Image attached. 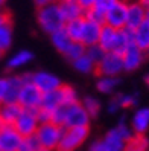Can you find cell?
<instances>
[{
    "label": "cell",
    "instance_id": "cell-1",
    "mask_svg": "<svg viewBox=\"0 0 149 151\" xmlns=\"http://www.w3.org/2000/svg\"><path fill=\"white\" fill-rule=\"evenodd\" d=\"M133 43V29H113L110 26L103 24L101 28L99 41L98 44L105 52H117L122 54L128 44Z\"/></svg>",
    "mask_w": 149,
    "mask_h": 151
},
{
    "label": "cell",
    "instance_id": "cell-2",
    "mask_svg": "<svg viewBox=\"0 0 149 151\" xmlns=\"http://www.w3.org/2000/svg\"><path fill=\"white\" fill-rule=\"evenodd\" d=\"M75 102H79L78 92L72 86H63L61 84L56 90L49 92V93H43L40 109L52 111L56 107H59V105H70V104H75Z\"/></svg>",
    "mask_w": 149,
    "mask_h": 151
},
{
    "label": "cell",
    "instance_id": "cell-3",
    "mask_svg": "<svg viewBox=\"0 0 149 151\" xmlns=\"http://www.w3.org/2000/svg\"><path fill=\"white\" fill-rule=\"evenodd\" d=\"M37 22L40 24V28L43 32L46 34H53L59 29L64 28L66 20L63 14H61V9L56 3H52L47 6H41L38 8V12H37Z\"/></svg>",
    "mask_w": 149,
    "mask_h": 151
},
{
    "label": "cell",
    "instance_id": "cell-4",
    "mask_svg": "<svg viewBox=\"0 0 149 151\" xmlns=\"http://www.w3.org/2000/svg\"><path fill=\"white\" fill-rule=\"evenodd\" d=\"M88 134H90V127L64 128L55 151H76L88 139Z\"/></svg>",
    "mask_w": 149,
    "mask_h": 151
},
{
    "label": "cell",
    "instance_id": "cell-5",
    "mask_svg": "<svg viewBox=\"0 0 149 151\" xmlns=\"http://www.w3.org/2000/svg\"><path fill=\"white\" fill-rule=\"evenodd\" d=\"M63 130H64L63 127L56 125L53 122H43L38 125L34 136L41 148L55 150L61 139V134H63Z\"/></svg>",
    "mask_w": 149,
    "mask_h": 151
},
{
    "label": "cell",
    "instance_id": "cell-6",
    "mask_svg": "<svg viewBox=\"0 0 149 151\" xmlns=\"http://www.w3.org/2000/svg\"><path fill=\"white\" fill-rule=\"evenodd\" d=\"M123 70L122 54L117 52H105L102 60L96 64V73L99 76H119Z\"/></svg>",
    "mask_w": 149,
    "mask_h": 151
},
{
    "label": "cell",
    "instance_id": "cell-7",
    "mask_svg": "<svg viewBox=\"0 0 149 151\" xmlns=\"http://www.w3.org/2000/svg\"><path fill=\"white\" fill-rule=\"evenodd\" d=\"M43 99V92L35 86L34 83L29 81V78L24 81V84L20 88L17 102L20 104L21 109H29V110H38Z\"/></svg>",
    "mask_w": 149,
    "mask_h": 151
},
{
    "label": "cell",
    "instance_id": "cell-8",
    "mask_svg": "<svg viewBox=\"0 0 149 151\" xmlns=\"http://www.w3.org/2000/svg\"><path fill=\"white\" fill-rule=\"evenodd\" d=\"M40 125L38 118H37V110H29V109H21L19 118L15 119L12 127L19 131L21 137L34 136Z\"/></svg>",
    "mask_w": 149,
    "mask_h": 151
},
{
    "label": "cell",
    "instance_id": "cell-9",
    "mask_svg": "<svg viewBox=\"0 0 149 151\" xmlns=\"http://www.w3.org/2000/svg\"><path fill=\"white\" fill-rule=\"evenodd\" d=\"M91 118L85 111L81 102H75L66 107V118L63 128H72V127H90Z\"/></svg>",
    "mask_w": 149,
    "mask_h": 151
},
{
    "label": "cell",
    "instance_id": "cell-10",
    "mask_svg": "<svg viewBox=\"0 0 149 151\" xmlns=\"http://www.w3.org/2000/svg\"><path fill=\"white\" fill-rule=\"evenodd\" d=\"M29 81L34 83L43 93H49L53 92L63 84L61 79L52 72H47V70H37L34 73H29Z\"/></svg>",
    "mask_w": 149,
    "mask_h": 151
},
{
    "label": "cell",
    "instance_id": "cell-11",
    "mask_svg": "<svg viewBox=\"0 0 149 151\" xmlns=\"http://www.w3.org/2000/svg\"><path fill=\"white\" fill-rule=\"evenodd\" d=\"M105 24L113 29H123L126 24V0H119L105 11Z\"/></svg>",
    "mask_w": 149,
    "mask_h": 151
},
{
    "label": "cell",
    "instance_id": "cell-12",
    "mask_svg": "<svg viewBox=\"0 0 149 151\" xmlns=\"http://www.w3.org/2000/svg\"><path fill=\"white\" fill-rule=\"evenodd\" d=\"M145 50L137 47L134 43H131L126 46V49L122 52V61H123V70L125 72H134L140 69L145 63Z\"/></svg>",
    "mask_w": 149,
    "mask_h": 151
},
{
    "label": "cell",
    "instance_id": "cell-13",
    "mask_svg": "<svg viewBox=\"0 0 149 151\" xmlns=\"http://www.w3.org/2000/svg\"><path fill=\"white\" fill-rule=\"evenodd\" d=\"M21 136L12 125H0V150L2 151H17Z\"/></svg>",
    "mask_w": 149,
    "mask_h": 151
},
{
    "label": "cell",
    "instance_id": "cell-14",
    "mask_svg": "<svg viewBox=\"0 0 149 151\" xmlns=\"http://www.w3.org/2000/svg\"><path fill=\"white\" fill-rule=\"evenodd\" d=\"M145 22V6L140 5L137 0H126V24L125 28L135 29Z\"/></svg>",
    "mask_w": 149,
    "mask_h": 151
},
{
    "label": "cell",
    "instance_id": "cell-15",
    "mask_svg": "<svg viewBox=\"0 0 149 151\" xmlns=\"http://www.w3.org/2000/svg\"><path fill=\"white\" fill-rule=\"evenodd\" d=\"M134 134H146L149 130V107H138L133 113L129 124Z\"/></svg>",
    "mask_w": 149,
    "mask_h": 151
},
{
    "label": "cell",
    "instance_id": "cell-16",
    "mask_svg": "<svg viewBox=\"0 0 149 151\" xmlns=\"http://www.w3.org/2000/svg\"><path fill=\"white\" fill-rule=\"evenodd\" d=\"M101 28L102 26L98 23H93L84 19V24H82V31H81V37H79V43L84 47L93 46L98 44L99 41V34H101Z\"/></svg>",
    "mask_w": 149,
    "mask_h": 151
},
{
    "label": "cell",
    "instance_id": "cell-17",
    "mask_svg": "<svg viewBox=\"0 0 149 151\" xmlns=\"http://www.w3.org/2000/svg\"><path fill=\"white\" fill-rule=\"evenodd\" d=\"M28 78H29V73L8 76V87H6V95H5V101L3 102H17L20 88H21V86L24 84V81Z\"/></svg>",
    "mask_w": 149,
    "mask_h": 151
},
{
    "label": "cell",
    "instance_id": "cell-18",
    "mask_svg": "<svg viewBox=\"0 0 149 151\" xmlns=\"http://www.w3.org/2000/svg\"><path fill=\"white\" fill-rule=\"evenodd\" d=\"M21 107L19 102H2L0 104V125H12L19 118Z\"/></svg>",
    "mask_w": 149,
    "mask_h": 151
},
{
    "label": "cell",
    "instance_id": "cell-19",
    "mask_svg": "<svg viewBox=\"0 0 149 151\" xmlns=\"http://www.w3.org/2000/svg\"><path fill=\"white\" fill-rule=\"evenodd\" d=\"M32 60H34V54H32V52L28 50V49H21V50L15 52V54H12L9 57V60L6 61V69L15 72V70L23 69V67L28 66L29 63H32Z\"/></svg>",
    "mask_w": 149,
    "mask_h": 151
},
{
    "label": "cell",
    "instance_id": "cell-20",
    "mask_svg": "<svg viewBox=\"0 0 149 151\" xmlns=\"http://www.w3.org/2000/svg\"><path fill=\"white\" fill-rule=\"evenodd\" d=\"M58 6H59L61 14H63L66 22L84 17V9L79 6V3L76 0H59Z\"/></svg>",
    "mask_w": 149,
    "mask_h": 151
},
{
    "label": "cell",
    "instance_id": "cell-21",
    "mask_svg": "<svg viewBox=\"0 0 149 151\" xmlns=\"http://www.w3.org/2000/svg\"><path fill=\"white\" fill-rule=\"evenodd\" d=\"M50 40H52L53 47L63 55H66V52L68 50V47L72 46V43H73V40L68 37L64 29H59L53 34H50Z\"/></svg>",
    "mask_w": 149,
    "mask_h": 151
},
{
    "label": "cell",
    "instance_id": "cell-22",
    "mask_svg": "<svg viewBox=\"0 0 149 151\" xmlns=\"http://www.w3.org/2000/svg\"><path fill=\"white\" fill-rule=\"evenodd\" d=\"M119 86H120L119 76H99L98 81H96V87L102 95H113Z\"/></svg>",
    "mask_w": 149,
    "mask_h": 151
},
{
    "label": "cell",
    "instance_id": "cell-23",
    "mask_svg": "<svg viewBox=\"0 0 149 151\" xmlns=\"http://www.w3.org/2000/svg\"><path fill=\"white\" fill-rule=\"evenodd\" d=\"M133 43L142 50L146 49L148 43H149V24L146 22H143L138 28L133 31Z\"/></svg>",
    "mask_w": 149,
    "mask_h": 151
},
{
    "label": "cell",
    "instance_id": "cell-24",
    "mask_svg": "<svg viewBox=\"0 0 149 151\" xmlns=\"http://www.w3.org/2000/svg\"><path fill=\"white\" fill-rule=\"evenodd\" d=\"M125 151H149V139L146 134H133L126 140Z\"/></svg>",
    "mask_w": 149,
    "mask_h": 151
},
{
    "label": "cell",
    "instance_id": "cell-25",
    "mask_svg": "<svg viewBox=\"0 0 149 151\" xmlns=\"http://www.w3.org/2000/svg\"><path fill=\"white\" fill-rule=\"evenodd\" d=\"M72 64H73L76 72H79L82 75H91V73L96 72V64L85 54H82L81 57H78L76 60H73Z\"/></svg>",
    "mask_w": 149,
    "mask_h": 151
},
{
    "label": "cell",
    "instance_id": "cell-26",
    "mask_svg": "<svg viewBox=\"0 0 149 151\" xmlns=\"http://www.w3.org/2000/svg\"><path fill=\"white\" fill-rule=\"evenodd\" d=\"M12 46V23L6 22L0 24V52H6Z\"/></svg>",
    "mask_w": 149,
    "mask_h": 151
},
{
    "label": "cell",
    "instance_id": "cell-27",
    "mask_svg": "<svg viewBox=\"0 0 149 151\" xmlns=\"http://www.w3.org/2000/svg\"><path fill=\"white\" fill-rule=\"evenodd\" d=\"M82 24H84V17L81 19H75V20H68L64 24V31L67 32V35L73 41H79L81 37V31H82Z\"/></svg>",
    "mask_w": 149,
    "mask_h": 151
},
{
    "label": "cell",
    "instance_id": "cell-28",
    "mask_svg": "<svg viewBox=\"0 0 149 151\" xmlns=\"http://www.w3.org/2000/svg\"><path fill=\"white\" fill-rule=\"evenodd\" d=\"M81 104H82V107L85 109V111L88 113V116L91 119L96 118L101 113V102H99V99H96L94 96H85Z\"/></svg>",
    "mask_w": 149,
    "mask_h": 151
},
{
    "label": "cell",
    "instance_id": "cell-29",
    "mask_svg": "<svg viewBox=\"0 0 149 151\" xmlns=\"http://www.w3.org/2000/svg\"><path fill=\"white\" fill-rule=\"evenodd\" d=\"M114 101L117 102L120 110H123V109L135 107L137 102H138V96L134 95V93H120V95L114 96Z\"/></svg>",
    "mask_w": 149,
    "mask_h": 151
},
{
    "label": "cell",
    "instance_id": "cell-30",
    "mask_svg": "<svg viewBox=\"0 0 149 151\" xmlns=\"http://www.w3.org/2000/svg\"><path fill=\"white\" fill-rule=\"evenodd\" d=\"M84 19L103 26L105 24V12L102 9H99L98 6H93V8H90V9L84 11Z\"/></svg>",
    "mask_w": 149,
    "mask_h": 151
},
{
    "label": "cell",
    "instance_id": "cell-31",
    "mask_svg": "<svg viewBox=\"0 0 149 151\" xmlns=\"http://www.w3.org/2000/svg\"><path fill=\"white\" fill-rule=\"evenodd\" d=\"M41 147L40 144L37 142V139H35V136H28V137H23L19 148H17V151H38Z\"/></svg>",
    "mask_w": 149,
    "mask_h": 151
},
{
    "label": "cell",
    "instance_id": "cell-32",
    "mask_svg": "<svg viewBox=\"0 0 149 151\" xmlns=\"http://www.w3.org/2000/svg\"><path fill=\"white\" fill-rule=\"evenodd\" d=\"M105 54V50L99 46V44H93V46H88V47H85V55L88 57L94 64H98L99 61L102 60Z\"/></svg>",
    "mask_w": 149,
    "mask_h": 151
},
{
    "label": "cell",
    "instance_id": "cell-33",
    "mask_svg": "<svg viewBox=\"0 0 149 151\" xmlns=\"http://www.w3.org/2000/svg\"><path fill=\"white\" fill-rule=\"evenodd\" d=\"M82 54H85V47L82 46L79 41H73L72 46L68 47V50L66 52L64 57H66L67 60H70V61H73V60H76L78 57H81Z\"/></svg>",
    "mask_w": 149,
    "mask_h": 151
},
{
    "label": "cell",
    "instance_id": "cell-34",
    "mask_svg": "<svg viewBox=\"0 0 149 151\" xmlns=\"http://www.w3.org/2000/svg\"><path fill=\"white\" fill-rule=\"evenodd\" d=\"M117 2H119V0H96V5L94 6H98L99 9H102L105 12L107 9H110L113 5H116Z\"/></svg>",
    "mask_w": 149,
    "mask_h": 151
},
{
    "label": "cell",
    "instance_id": "cell-35",
    "mask_svg": "<svg viewBox=\"0 0 149 151\" xmlns=\"http://www.w3.org/2000/svg\"><path fill=\"white\" fill-rule=\"evenodd\" d=\"M6 87H8V76H0V104L5 101Z\"/></svg>",
    "mask_w": 149,
    "mask_h": 151
},
{
    "label": "cell",
    "instance_id": "cell-36",
    "mask_svg": "<svg viewBox=\"0 0 149 151\" xmlns=\"http://www.w3.org/2000/svg\"><path fill=\"white\" fill-rule=\"evenodd\" d=\"M87 151H107L105 150V147H103V144H102V140L99 139V140H94L93 144L88 147V150Z\"/></svg>",
    "mask_w": 149,
    "mask_h": 151
},
{
    "label": "cell",
    "instance_id": "cell-37",
    "mask_svg": "<svg viewBox=\"0 0 149 151\" xmlns=\"http://www.w3.org/2000/svg\"><path fill=\"white\" fill-rule=\"evenodd\" d=\"M76 2L79 3V6L82 8L84 11L90 9V8H93V6L96 5V0H76Z\"/></svg>",
    "mask_w": 149,
    "mask_h": 151
},
{
    "label": "cell",
    "instance_id": "cell-38",
    "mask_svg": "<svg viewBox=\"0 0 149 151\" xmlns=\"http://www.w3.org/2000/svg\"><path fill=\"white\" fill-rule=\"evenodd\" d=\"M117 111H120V107L117 105V102L114 101V98H113V99L110 101V104H108V113H117Z\"/></svg>",
    "mask_w": 149,
    "mask_h": 151
},
{
    "label": "cell",
    "instance_id": "cell-39",
    "mask_svg": "<svg viewBox=\"0 0 149 151\" xmlns=\"http://www.w3.org/2000/svg\"><path fill=\"white\" fill-rule=\"evenodd\" d=\"M35 2V5H37L38 8H41V6H47V5H52V3H56L58 0H34Z\"/></svg>",
    "mask_w": 149,
    "mask_h": 151
},
{
    "label": "cell",
    "instance_id": "cell-40",
    "mask_svg": "<svg viewBox=\"0 0 149 151\" xmlns=\"http://www.w3.org/2000/svg\"><path fill=\"white\" fill-rule=\"evenodd\" d=\"M6 22H11V17H9V14L3 9V11H0V24L6 23Z\"/></svg>",
    "mask_w": 149,
    "mask_h": 151
},
{
    "label": "cell",
    "instance_id": "cell-41",
    "mask_svg": "<svg viewBox=\"0 0 149 151\" xmlns=\"http://www.w3.org/2000/svg\"><path fill=\"white\" fill-rule=\"evenodd\" d=\"M145 22L149 24V8H145Z\"/></svg>",
    "mask_w": 149,
    "mask_h": 151
},
{
    "label": "cell",
    "instance_id": "cell-42",
    "mask_svg": "<svg viewBox=\"0 0 149 151\" xmlns=\"http://www.w3.org/2000/svg\"><path fill=\"white\" fill-rule=\"evenodd\" d=\"M140 5H143L145 8H149V0H137Z\"/></svg>",
    "mask_w": 149,
    "mask_h": 151
},
{
    "label": "cell",
    "instance_id": "cell-43",
    "mask_svg": "<svg viewBox=\"0 0 149 151\" xmlns=\"http://www.w3.org/2000/svg\"><path fill=\"white\" fill-rule=\"evenodd\" d=\"M5 5H6V0H0V11H3Z\"/></svg>",
    "mask_w": 149,
    "mask_h": 151
},
{
    "label": "cell",
    "instance_id": "cell-44",
    "mask_svg": "<svg viewBox=\"0 0 149 151\" xmlns=\"http://www.w3.org/2000/svg\"><path fill=\"white\" fill-rule=\"evenodd\" d=\"M145 83H146V86L149 87V73H148V75L145 76Z\"/></svg>",
    "mask_w": 149,
    "mask_h": 151
},
{
    "label": "cell",
    "instance_id": "cell-45",
    "mask_svg": "<svg viewBox=\"0 0 149 151\" xmlns=\"http://www.w3.org/2000/svg\"><path fill=\"white\" fill-rule=\"evenodd\" d=\"M145 54L149 57V43H148V46H146V49H145Z\"/></svg>",
    "mask_w": 149,
    "mask_h": 151
},
{
    "label": "cell",
    "instance_id": "cell-46",
    "mask_svg": "<svg viewBox=\"0 0 149 151\" xmlns=\"http://www.w3.org/2000/svg\"><path fill=\"white\" fill-rule=\"evenodd\" d=\"M38 151H55V150H47V148H40Z\"/></svg>",
    "mask_w": 149,
    "mask_h": 151
},
{
    "label": "cell",
    "instance_id": "cell-47",
    "mask_svg": "<svg viewBox=\"0 0 149 151\" xmlns=\"http://www.w3.org/2000/svg\"><path fill=\"white\" fill-rule=\"evenodd\" d=\"M2 55H3V52H0V60H2Z\"/></svg>",
    "mask_w": 149,
    "mask_h": 151
},
{
    "label": "cell",
    "instance_id": "cell-48",
    "mask_svg": "<svg viewBox=\"0 0 149 151\" xmlns=\"http://www.w3.org/2000/svg\"><path fill=\"white\" fill-rule=\"evenodd\" d=\"M58 2H59V0H58Z\"/></svg>",
    "mask_w": 149,
    "mask_h": 151
},
{
    "label": "cell",
    "instance_id": "cell-49",
    "mask_svg": "<svg viewBox=\"0 0 149 151\" xmlns=\"http://www.w3.org/2000/svg\"><path fill=\"white\" fill-rule=\"evenodd\" d=\"M0 151H2V150H0Z\"/></svg>",
    "mask_w": 149,
    "mask_h": 151
}]
</instances>
